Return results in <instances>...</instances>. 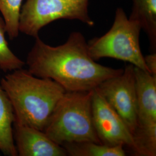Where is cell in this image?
<instances>
[{
  "label": "cell",
  "instance_id": "obj_1",
  "mask_svg": "<svg viewBox=\"0 0 156 156\" xmlns=\"http://www.w3.org/2000/svg\"><path fill=\"white\" fill-rule=\"evenodd\" d=\"M26 64L28 71L39 78H48L66 91H88L102 82L123 73L98 64L90 56L83 35L75 31L61 45L51 46L35 38Z\"/></svg>",
  "mask_w": 156,
  "mask_h": 156
},
{
  "label": "cell",
  "instance_id": "obj_2",
  "mask_svg": "<svg viewBox=\"0 0 156 156\" xmlns=\"http://www.w3.org/2000/svg\"><path fill=\"white\" fill-rule=\"evenodd\" d=\"M0 84L11 102L14 122L41 131L66 92L55 81L37 77L23 68L7 74Z\"/></svg>",
  "mask_w": 156,
  "mask_h": 156
},
{
  "label": "cell",
  "instance_id": "obj_3",
  "mask_svg": "<svg viewBox=\"0 0 156 156\" xmlns=\"http://www.w3.org/2000/svg\"><path fill=\"white\" fill-rule=\"evenodd\" d=\"M93 90L66 91L58 101L44 131L58 145L94 142L101 144L92 116Z\"/></svg>",
  "mask_w": 156,
  "mask_h": 156
},
{
  "label": "cell",
  "instance_id": "obj_4",
  "mask_svg": "<svg viewBox=\"0 0 156 156\" xmlns=\"http://www.w3.org/2000/svg\"><path fill=\"white\" fill-rule=\"evenodd\" d=\"M141 30L138 23L129 19L122 8H117L110 30L87 42L90 56L96 62L112 58L128 62L149 73L140 46Z\"/></svg>",
  "mask_w": 156,
  "mask_h": 156
},
{
  "label": "cell",
  "instance_id": "obj_5",
  "mask_svg": "<svg viewBox=\"0 0 156 156\" xmlns=\"http://www.w3.org/2000/svg\"><path fill=\"white\" fill-rule=\"evenodd\" d=\"M89 0H26L22 6L19 31L35 38L40 30L59 19L78 20L89 26L94 22L88 11Z\"/></svg>",
  "mask_w": 156,
  "mask_h": 156
},
{
  "label": "cell",
  "instance_id": "obj_6",
  "mask_svg": "<svg viewBox=\"0 0 156 156\" xmlns=\"http://www.w3.org/2000/svg\"><path fill=\"white\" fill-rule=\"evenodd\" d=\"M137 124L133 134L136 156H156V75L134 66Z\"/></svg>",
  "mask_w": 156,
  "mask_h": 156
},
{
  "label": "cell",
  "instance_id": "obj_7",
  "mask_svg": "<svg viewBox=\"0 0 156 156\" xmlns=\"http://www.w3.org/2000/svg\"><path fill=\"white\" fill-rule=\"evenodd\" d=\"M134 134L137 124V97L134 66L129 64L123 73L102 82L97 87Z\"/></svg>",
  "mask_w": 156,
  "mask_h": 156
},
{
  "label": "cell",
  "instance_id": "obj_8",
  "mask_svg": "<svg viewBox=\"0 0 156 156\" xmlns=\"http://www.w3.org/2000/svg\"><path fill=\"white\" fill-rule=\"evenodd\" d=\"M95 129L101 143L108 146H126L134 152V138L128 127L96 88L91 101Z\"/></svg>",
  "mask_w": 156,
  "mask_h": 156
},
{
  "label": "cell",
  "instance_id": "obj_9",
  "mask_svg": "<svg viewBox=\"0 0 156 156\" xmlns=\"http://www.w3.org/2000/svg\"><path fill=\"white\" fill-rule=\"evenodd\" d=\"M13 139L17 156H66L64 148L41 131L14 122Z\"/></svg>",
  "mask_w": 156,
  "mask_h": 156
},
{
  "label": "cell",
  "instance_id": "obj_10",
  "mask_svg": "<svg viewBox=\"0 0 156 156\" xmlns=\"http://www.w3.org/2000/svg\"><path fill=\"white\" fill-rule=\"evenodd\" d=\"M14 122L11 102L0 84V151L6 156H17L13 139Z\"/></svg>",
  "mask_w": 156,
  "mask_h": 156
},
{
  "label": "cell",
  "instance_id": "obj_11",
  "mask_svg": "<svg viewBox=\"0 0 156 156\" xmlns=\"http://www.w3.org/2000/svg\"><path fill=\"white\" fill-rule=\"evenodd\" d=\"M133 6L129 19L138 23L150 41L153 53L156 48V0H132Z\"/></svg>",
  "mask_w": 156,
  "mask_h": 156
},
{
  "label": "cell",
  "instance_id": "obj_12",
  "mask_svg": "<svg viewBox=\"0 0 156 156\" xmlns=\"http://www.w3.org/2000/svg\"><path fill=\"white\" fill-rule=\"evenodd\" d=\"M71 156H125L126 153L122 145L108 146L94 142L67 143L62 146Z\"/></svg>",
  "mask_w": 156,
  "mask_h": 156
},
{
  "label": "cell",
  "instance_id": "obj_13",
  "mask_svg": "<svg viewBox=\"0 0 156 156\" xmlns=\"http://www.w3.org/2000/svg\"><path fill=\"white\" fill-rule=\"evenodd\" d=\"M23 0H0V12L5 22L6 34L10 39L19 34V19Z\"/></svg>",
  "mask_w": 156,
  "mask_h": 156
},
{
  "label": "cell",
  "instance_id": "obj_14",
  "mask_svg": "<svg viewBox=\"0 0 156 156\" xmlns=\"http://www.w3.org/2000/svg\"><path fill=\"white\" fill-rule=\"evenodd\" d=\"M5 23L0 16V69L5 72H11L23 68L26 62L19 58L9 48L5 38Z\"/></svg>",
  "mask_w": 156,
  "mask_h": 156
},
{
  "label": "cell",
  "instance_id": "obj_15",
  "mask_svg": "<svg viewBox=\"0 0 156 156\" xmlns=\"http://www.w3.org/2000/svg\"><path fill=\"white\" fill-rule=\"evenodd\" d=\"M144 60L149 73L153 75H156V52L144 56Z\"/></svg>",
  "mask_w": 156,
  "mask_h": 156
},
{
  "label": "cell",
  "instance_id": "obj_16",
  "mask_svg": "<svg viewBox=\"0 0 156 156\" xmlns=\"http://www.w3.org/2000/svg\"><path fill=\"white\" fill-rule=\"evenodd\" d=\"M1 151H0V156H1Z\"/></svg>",
  "mask_w": 156,
  "mask_h": 156
}]
</instances>
